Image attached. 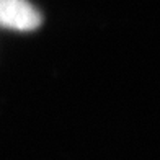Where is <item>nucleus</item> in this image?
Instances as JSON below:
<instances>
[{
    "instance_id": "1",
    "label": "nucleus",
    "mask_w": 160,
    "mask_h": 160,
    "mask_svg": "<svg viewBox=\"0 0 160 160\" xmlns=\"http://www.w3.org/2000/svg\"><path fill=\"white\" fill-rule=\"evenodd\" d=\"M39 23V12L26 0H0V25L15 30H34Z\"/></svg>"
}]
</instances>
